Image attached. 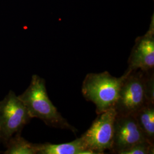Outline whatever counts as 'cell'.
<instances>
[{"label": "cell", "mask_w": 154, "mask_h": 154, "mask_svg": "<svg viewBox=\"0 0 154 154\" xmlns=\"http://www.w3.org/2000/svg\"><path fill=\"white\" fill-rule=\"evenodd\" d=\"M127 70L114 106L118 115L132 114L144 105L154 102V70Z\"/></svg>", "instance_id": "obj_1"}, {"label": "cell", "mask_w": 154, "mask_h": 154, "mask_svg": "<svg viewBox=\"0 0 154 154\" xmlns=\"http://www.w3.org/2000/svg\"><path fill=\"white\" fill-rule=\"evenodd\" d=\"M18 97L32 118H38L51 127L77 131V129L67 122L50 100L45 81L38 75H33L28 88Z\"/></svg>", "instance_id": "obj_2"}, {"label": "cell", "mask_w": 154, "mask_h": 154, "mask_svg": "<svg viewBox=\"0 0 154 154\" xmlns=\"http://www.w3.org/2000/svg\"><path fill=\"white\" fill-rule=\"evenodd\" d=\"M127 72L119 78L111 75L108 72L86 75L83 82V95L95 105L97 114L114 107Z\"/></svg>", "instance_id": "obj_3"}, {"label": "cell", "mask_w": 154, "mask_h": 154, "mask_svg": "<svg viewBox=\"0 0 154 154\" xmlns=\"http://www.w3.org/2000/svg\"><path fill=\"white\" fill-rule=\"evenodd\" d=\"M32 119L22 100L10 91L0 101V140L5 145Z\"/></svg>", "instance_id": "obj_4"}, {"label": "cell", "mask_w": 154, "mask_h": 154, "mask_svg": "<svg viewBox=\"0 0 154 154\" xmlns=\"http://www.w3.org/2000/svg\"><path fill=\"white\" fill-rule=\"evenodd\" d=\"M117 112L112 107L99 114L80 137L86 147L94 154H103L112 148L114 127Z\"/></svg>", "instance_id": "obj_5"}, {"label": "cell", "mask_w": 154, "mask_h": 154, "mask_svg": "<svg viewBox=\"0 0 154 154\" xmlns=\"http://www.w3.org/2000/svg\"><path fill=\"white\" fill-rule=\"evenodd\" d=\"M144 141L147 140L133 114L116 115L111 151L112 153L122 154L134 145Z\"/></svg>", "instance_id": "obj_6"}, {"label": "cell", "mask_w": 154, "mask_h": 154, "mask_svg": "<svg viewBox=\"0 0 154 154\" xmlns=\"http://www.w3.org/2000/svg\"><path fill=\"white\" fill-rule=\"evenodd\" d=\"M128 69L147 72L154 70V15L148 31L136 39L128 58Z\"/></svg>", "instance_id": "obj_7"}, {"label": "cell", "mask_w": 154, "mask_h": 154, "mask_svg": "<svg viewBox=\"0 0 154 154\" xmlns=\"http://www.w3.org/2000/svg\"><path fill=\"white\" fill-rule=\"evenodd\" d=\"M37 154H94L84 144L81 138L68 143L37 144Z\"/></svg>", "instance_id": "obj_8"}, {"label": "cell", "mask_w": 154, "mask_h": 154, "mask_svg": "<svg viewBox=\"0 0 154 154\" xmlns=\"http://www.w3.org/2000/svg\"><path fill=\"white\" fill-rule=\"evenodd\" d=\"M147 141L154 144V102H150L132 114Z\"/></svg>", "instance_id": "obj_9"}, {"label": "cell", "mask_w": 154, "mask_h": 154, "mask_svg": "<svg viewBox=\"0 0 154 154\" xmlns=\"http://www.w3.org/2000/svg\"><path fill=\"white\" fill-rule=\"evenodd\" d=\"M5 154H37V144L30 143L17 133L5 144Z\"/></svg>", "instance_id": "obj_10"}, {"label": "cell", "mask_w": 154, "mask_h": 154, "mask_svg": "<svg viewBox=\"0 0 154 154\" xmlns=\"http://www.w3.org/2000/svg\"><path fill=\"white\" fill-rule=\"evenodd\" d=\"M154 152V144L144 141L134 145L122 154H153Z\"/></svg>", "instance_id": "obj_11"}]
</instances>
